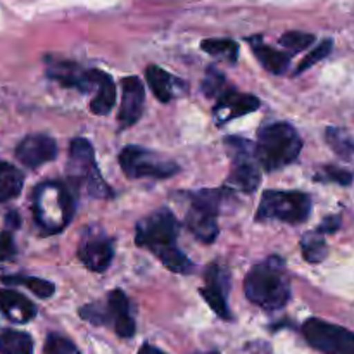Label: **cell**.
Returning a JSON list of instances; mask_svg holds the SVG:
<instances>
[{
	"instance_id": "cell-2",
	"label": "cell",
	"mask_w": 354,
	"mask_h": 354,
	"mask_svg": "<svg viewBox=\"0 0 354 354\" xmlns=\"http://www.w3.org/2000/svg\"><path fill=\"white\" fill-rule=\"evenodd\" d=\"M244 290L248 299L263 310L275 311L286 306L290 299V282L282 259L272 256L256 265L245 277Z\"/></svg>"
},
{
	"instance_id": "cell-16",
	"label": "cell",
	"mask_w": 354,
	"mask_h": 354,
	"mask_svg": "<svg viewBox=\"0 0 354 354\" xmlns=\"http://www.w3.org/2000/svg\"><path fill=\"white\" fill-rule=\"evenodd\" d=\"M107 322L113 324L120 337L130 339L135 334V320L130 311V301L121 290H113L107 296Z\"/></svg>"
},
{
	"instance_id": "cell-31",
	"label": "cell",
	"mask_w": 354,
	"mask_h": 354,
	"mask_svg": "<svg viewBox=\"0 0 354 354\" xmlns=\"http://www.w3.org/2000/svg\"><path fill=\"white\" fill-rule=\"evenodd\" d=\"M45 354H82L69 339L59 334H50L45 341Z\"/></svg>"
},
{
	"instance_id": "cell-20",
	"label": "cell",
	"mask_w": 354,
	"mask_h": 354,
	"mask_svg": "<svg viewBox=\"0 0 354 354\" xmlns=\"http://www.w3.org/2000/svg\"><path fill=\"white\" fill-rule=\"evenodd\" d=\"M145 78H147V83L152 88V92H154V95L161 102H169V100L175 99L178 95L176 93L178 92V86L183 85L180 80H176L175 76H171L168 71L159 68V66H149L145 69Z\"/></svg>"
},
{
	"instance_id": "cell-8",
	"label": "cell",
	"mask_w": 354,
	"mask_h": 354,
	"mask_svg": "<svg viewBox=\"0 0 354 354\" xmlns=\"http://www.w3.org/2000/svg\"><path fill=\"white\" fill-rule=\"evenodd\" d=\"M221 190H201L190 196L185 225L190 234L204 244H211L218 237V211L221 203Z\"/></svg>"
},
{
	"instance_id": "cell-9",
	"label": "cell",
	"mask_w": 354,
	"mask_h": 354,
	"mask_svg": "<svg viewBox=\"0 0 354 354\" xmlns=\"http://www.w3.org/2000/svg\"><path fill=\"white\" fill-rule=\"evenodd\" d=\"M120 165L130 178H169L180 169L171 159L138 145H128L121 151Z\"/></svg>"
},
{
	"instance_id": "cell-10",
	"label": "cell",
	"mask_w": 354,
	"mask_h": 354,
	"mask_svg": "<svg viewBox=\"0 0 354 354\" xmlns=\"http://www.w3.org/2000/svg\"><path fill=\"white\" fill-rule=\"evenodd\" d=\"M306 341L324 354H354V334L339 325L310 318L303 325Z\"/></svg>"
},
{
	"instance_id": "cell-28",
	"label": "cell",
	"mask_w": 354,
	"mask_h": 354,
	"mask_svg": "<svg viewBox=\"0 0 354 354\" xmlns=\"http://www.w3.org/2000/svg\"><path fill=\"white\" fill-rule=\"evenodd\" d=\"M315 41V35L303 33V31H289V33H283L280 38V45L286 47L287 50H290L292 54L297 52H303L304 48L310 47Z\"/></svg>"
},
{
	"instance_id": "cell-4",
	"label": "cell",
	"mask_w": 354,
	"mask_h": 354,
	"mask_svg": "<svg viewBox=\"0 0 354 354\" xmlns=\"http://www.w3.org/2000/svg\"><path fill=\"white\" fill-rule=\"evenodd\" d=\"M33 213L37 223L48 234H59L71 221L75 199L68 187L57 182L41 183L33 197Z\"/></svg>"
},
{
	"instance_id": "cell-7",
	"label": "cell",
	"mask_w": 354,
	"mask_h": 354,
	"mask_svg": "<svg viewBox=\"0 0 354 354\" xmlns=\"http://www.w3.org/2000/svg\"><path fill=\"white\" fill-rule=\"evenodd\" d=\"M228 156L232 159V171L227 183L241 192L252 194L258 190L259 180V161L256 154V144L245 138L232 137L225 140Z\"/></svg>"
},
{
	"instance_id": "cell-5",
	"label": "cell",
	"mask_w": 354,
	"mask_h": 354,
	"mask_svg": "<svg viewBox=\"0 0 354 354\" xmlns=\"http://www.w3.org/2000/svg\"><path fill=\"white\" fill-rule=\"evenodd\" d=\"M68 175L75 185L85 187L86 192L92 197L107 199L111 196L109 185L104 182L102 175L95 165L92 145L85 138H75L71 142Z\"/></svg>"
},
{
	"instance_id": "cell-22",
	"label": "cell",
	"mask_w": 354,
	"mask_h": 354,
	"mask_svg": "<svg viewBox=\"0 0 354 354\" xmlns=\"http://www.w3.org/2000/svg\"><path fill=\"white\" fill-rule=\"evenodd\" d=\"M23 189V173L16 166L0 161V203L14 199Z\"/></svg>"
},
{
	"instance_id": "cell-29",
	"label": "cell",
	"mask_w": 354,
	"mask_h": 354,
	"mask_svg": "<svg viewBox=\"0 0 354 354\" xmlns=\"http://www.w3.org/2000/svg\"><path fill=\"white\" fill-rule=\"evenodd\" d=\"M315 182H330L339 183V185H351L353 183V173L348 169L335 168V166H324L320 171L315 175Z\"/></svg>"
},
{
	"instance_id": "cell-12",
	"label": "cell",
	"mask_w": 354,
	"mask_h": 354,
	"mask_svg": "<svg viewBox=\"0 0 354 354\" xmlns=\"http://www.w3.org/2000/svg\"><path fill=\"white\" fill-rule=\"evenodd\" d=\"M258 107V97L251 95V93H239L235 90L227 88L218 97V104L214 107V120H216L218 124H225L228 121L235 120V118L254 113Z\"/></svg>"
},
{
	"instance_id": "cell-35",
	"label": "cell",
	"mask_w": 354,
	"mask_h": 354,
	"mask_svg": "<svg viewBox=\"0 0 354 354\" xmlns=\"http://www.w3.org/2000/svg\"><path fill=\"white\" fill-rule=\"evenodd\" d=\"M138 354H165L162 351H159L158 348H154V346L151 344H144L142 346V349L138 351Z\"/></svg>"
},
{
	"instance_id": "cell-23",
	"label": "cell",
	"mask_w": 354,
	"mask_h": 354,
	"mask_svg": "<svg viewBox=\"0 0 354 354\" xmlns=\"http://www.w3.org/2000/svg\"><path fill=\"white\" fill-rule=\"evenodd\" d=\"M0 354H33V341L24 332L3 330L0 334Z\"/></svg>"
},
{
	"instance_id": "cell-24",
	"label": "cell",
	"mask_w": 354,
	"mask_h": 354,
	"mask_svg": "<svg viewBox=\"0 0 354 354\" xmlns=\"http://www.w3.org/2000/svg\"><path fill=\"white\" fill-rule=\"evenodd\" d=\"M325 140L330 145L332 151L337 156H341L342 159H351L354 156V140L351 135L342 130V128H327Z\"/></svg>"
},
{
	"instance_id": "cell-32",
	"label": "cell",
	"mask_w": 354,
	"mask_h": 354,
	"mask_svg": "<svg viewBox=\"0 0 354 354\" xmlns=\"http://www.w3.org/2000/svg\"><path fill=\"white\" fill-rule=\"evenodd\" d=\"M203 88L209 97H213V95L220 97L221 93L227 90V86H225V76L221 75L220 71H216V69L211 68L209 71H207L206 80H204Z\"/></svg>"
},
{
	"instance_id": "cell-19",
	"label": "cell",
	"mask_w": 354,
	"mask_h": 354,
	"mask_svg": "<svg viewBox=\"0 0 354 354\" xmlns=\"http://www.w3.org/2000/svg\"><path fill=\"white\" fill-rule=\"evenodd\" d=\"M0 310L14 324H26L37 315V306L30 299L10 289L0 290Z\"/></svg>"
},
{
	"instance_id": "cell-27",
	"label": "cell",
	"mask_w": 354,
	"mask_h": 354,
	"mask_svg": "<svg viewBox=\"0 0 354 354\" xmlns=\"http://www.w3.org/2000/svg\"><path fill=\"white\" fill-rule=\"evenodd\" d=\"M301 249H303V256L306 258V261L310 263L324 261L328 254L327 244H325L324 239L318 237V232L317 234L308 235L306 239H303V242H301Z\"/></svg>"
},
{
	"instance_id": "cell-34",
	"label": "cell",
	"mask_w": 354,
	"mask_h": 354,
	"mask_svg": "<svg viewBox=\"0 0 354 354\" xmlns=\"http://www.w3.org/2000/svg\"><path fill=\"white\" fill-rule=\"evenodd\" d=\"M341 228V218L339 216H328L322 221V225L318 227V234H335V232Z\"/></svg>"
},
{
	"instance_id": "cell-18",
	"label": "cell",
	"mask_w": 354,
	"mask_h": 354,
	"mask_svg": "<svg viewBox=\"0 0 354 354\" xmlns=\"http://www.w3.org/2000/svg\"><path fill=\"white\" fill-rule=\"evenodd\" d=\"M90 75H92V90L95 92L90 102V111L97 116H104L113 109L116 102V86L113 78L99 69H90Z\"/></svg>"
},
{
	"instance_id": "cell-3",
	"label": "cell",
	"mask_w": 354,
	"mask_h": 354,
	"mask_svg": "<svg viewBox=\"0 0 354 354\" xmlns=\"http://www.w3.org/2000/svg\"><path fill=\"white\" fill-rule=\"evenodd\" d=\"M303 149V140L296 128L289 123H272L258 131L256 154L266 171H275L297 159Z\"/></svg>"
},
{
	"instance_id": "cell-14",
	"label": "cell",
	"mask_w": 354,
	"mask_h": 354,
	"mask_svg": "<svg viewBox=\"0 0 354 354\" xmlns=\"http://www.w3.org/2000/svg\"><path fill=\"white\" fill-rule=\"evenodd\" d=\"M228 292V279L227 273L221 266L213 265L206 272V287L201 290L206 303L209 304L211 310L223 320H230V310L227 304Z\"/></svg>"
},
{
	"instance_id": "cell-1",
	"label": "cell",
	"mask_w": 354,
	"mask_h": 354,
	"mask_svg": "<svg viewBox=\"0 0 354 354\" xmlns=\"http://www.w3.org/2000/svg\"><path fill=\"white\" fill-rule=\"evenodd\" d=\"M178 223L171 211L159 209L137 225L135 242L149 249L162 265L175 273H189L194 268L185 254L176 245Z\"/></svg>"
},
{
	"instance_id": "cell-6",
	"label": "cell",
	"mask_w": 354,
	"mask_h": 354,
	"mask_svg": "<svg viewBox=\"0 0 354 354\" xmlns=\"http://www.w3.org/2000/svg\"><path fill=\"white\" fill-rule=\"evenodd\" d=\"M311 213V199L303 192L266 190L256 213L258 221L279 220L283 223H303Z\"/></svg>"
},
{
	"instance_id": "cell-15",
	"label": "cell",
	"mask_w": 354,
	"mask_h": 354,
	"mask_svg": "<svg viewBox=\"0 0 354 354\" xmlns=\"http://www.w3.org/2000/svg\"><path fill=\"white\" fill-rule=\"evenodd\" d=\"M121 90H123V99H121L120 107V124L123 128L131 127L140 120L142 113H144V102H145V92L144 85L137 76H128L121 82Z\"/></svg>"
},
{
	"instance_id": "cell-11",
	"label": "cell",
	"mask_w": 354,
	"mask_h": 354,
	"mask_svg": "<svg viewBox=\"0 0 354 354\" xmlns=\"http://www.w3.org/2000/svg\"><path fill=\"white\" fill-rule=\"evenodd\" d=\"M55 156H57V144L48 135H28L16 149V158L28 168H38L55 159Z\"/></svg>"
},
{
	"instance_id": "cell-13",
	"label": "cell",
	"mask_w": 354,
	"mask_h": 354,
	"mask_svg": "<svg viewBox=\"0 0 354 354\" xmlns=\"http://www.w3.org/2000/svg\"><path fill=\"white\" fill-rule=\"evenodd\" d=\"M114 256L113 241L104 235H90L80 244L78 258L90 272L102 273L109 268Z\"/></svg>"
},
{
	"instance_id": "cell-30",
	"label": "cell",
	"mask_w": 354,
	"mask_h": 354,
	"mask_svg": "<svg viewBox=\"0 0 354 354\" xmlns=\"http://www.w3.org/2000/svg\"><path fill=\"white\" fill-rule=\"evenodd\" d=\"M332 47H334V41H332V40H324V41H322V44L318 45L317 48H313V50H311L310 54H308L306 57H304L303 61H301L299 68L296 69V75H301V73H304V71H306V69H310L311 66H315V64H317V62H320L322 59L327 57V55L332 52Z\"/></svg>"
},
{
	"instance_id": "cell-26",
	"label": "cell",
	"mask_w": 354,
	"mask_h": 354,
	"mask_svg": "<svg viewBox=\"0 0 354 354\" xmlns=\"http://www.w3.org/2000/svg\"><path fill=\"white\" fill-rule=\"evenodd\" d=\"M3 283L7 286H24L35 294V296L41 297V299H47L54 294L55 287L54 283L47 282V280H41V279H35V277H3L2 279Z\"/></svg>"
},
{
	"instance_id": "cell-17",
	"label": "cell",
	"mask_w": 354,
	"mask_h": 354,
	"mask_svg": "<svg viewBox=\"0 0 354 354\" xmlns=\"http://www.w3.org/2000/svg\"><path fill=\"white\" fill-rule=\"evenodd\" d=\"M48 76L61 83L62 86H68V88H76L80 92H90L92 90L90 69L85 71V69L80 68L78 64H73V62H52L48 66Z\"/></svg>"
},
{
	"instance_id": "cell-33",
	"label": "cell",
	"mask_w": 354,
	"mask_h": 354,
	"mask_svg": "<svg viewBox=\"0 0 354 354\" xmlns=\"http://www.w3.org/2000/svg\"><path fill=\"white\" fill-rule=\"evenodd\" d=\"M14 254H16V245H14L12 237L7 232H2L0 234V261L10 259Z\"/></svg>"
},
{
	"instance_id": "cell-21",
	"label": "cell",
	"mask_w": 354,
	"mask_h": 354,
	"mask_svg": "<svg viewBox=\"0 0 354 354\" xmlns=\"http://www.w3.org/2000/svg\"><path fill=\"white\" fill-rule=\"evenodd\" d=\"M252 50H254V55L259 59V62L263 64V68L266 71L273 73V75H283L287 71L290 64V55L286 54V52L275 50L270 45L263 44V40L259 37L252 38Z\"/></svg>"
},
{
	"instance_id": "cell-25",
	"label": "cell",
	"mask_w": 354,
	"mask_h": 354,
	"mask_svg": "<svg viewBox=\"0 0 354 354\" xmlns=\"http://www.w3.org/2000/svg\"><path fill=\"white\" fill-rule=\"evenodd\" d=\"M203 50H206L209 55L220 57L221 61L235 62L239 55V45L234 40L227 38H213V40H204L201 44Z\"/></svg>"
}]
</instances>
